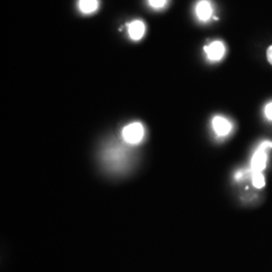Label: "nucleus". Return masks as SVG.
Masks as SVG:
<instances>
[{
    "instance_id": "1",
    "label": "nucleus",
    "mask_w": 272,
    "mask_h": 272,
    "mask_svg": "<svg viewBox=\"0 0 272 272\" xmlns=\"http://www.w3.org/2000/svg\"><path fill=\"white\" fill-rule=\"evenodd\" d=\"M145 136V128L140 122H132L122 130V138L127 144H139Z\"/></svg>"
},
{
    "instance_id": "2",
    "label": "nucleus",
    "mask_w": 272,
    "mask_h": 272,
    "mask_svg": "<svg viewBox=\"0 0 272 272\" xmlns=\"http://www.w3.org/2000/svg\"><path fill=\"white\" fill-rule=\"evenodd\" d=\"M272 148V142L270 141H264L260 148L257 150V151L254 153L252 161H251V170L254 174L261 173L266 166V150Z\"/></svg>"
},
{
    "instance_id": "3",
    "label": "nucleus",
    "mask_w": 272,
    "mask_h": 272,
    "mask_svg": "<svg viewBox=\"0 0 272 272\" xmlns=\"http://www.w3.org/2000/svg\"><path fill=\"white\" fill-rule=\"evenodd\" d=\"M195 15L200 23H208L214 16V5L211 0H199L195 6Z\"/></svg>"
},
{
    "instance_id": "4",
    "label": "nucleus",
    "mask_w": 272,
    "mask_h": 272,
    "mask_svg": "<svg viewBox=\"0 0 272 272\" xmlns=\"http://www.w3.org/2000/svg\"><path fill=\"white\" fill-rule=\"evenodd\" d=\"M205 54L207 59L210 61H219L221 60L226 53V47L225 44L221 40H215L212 41L211 44H209L204 48Z\"/></svg>"
},
{
    "instance_id": "5",
    "label": "nucleus",
    "mask_w": 272,
    "mask_h": 272,
    "mask_svg": "<svg viewBox=\"0 0 272 272\" xmlns=\"http://www.w3.org/2000/svg\"><path fill=\"white\" fill-rule=\"evenodd\" d=\"M127 35L132 41L141 40L146 33V25L141 19H133L126 24Z\"/></svg>"
},
{
    "instance_id": "6",
    "label": "nucleus",
    "mask_w": 272,
    "mask_h": 272,
    "mask_svg": "<svg viewBox=\"0 0 272 272\" xmlns=\"http://www.w3.org/2000/svg\"><path fill=\"white\" fill-rule=\"evenodd\" d=\"M212 125L214 131L219 136H226L232 130V123L223 116H215Z\"/></svg>"
},
{
    "instance_id": "7",
    "label": "nucleus",
    "mask_w": 272,
    "mask_h": 272,
    "mask_svg": "<svg viewBox=\"0 0 272 272\" xmlns=\"http://www.w3.org/2000/svg\"><path fill=\"white\" fill-rule=\"evenodd\" d=\"M78 10L83 15H92L100 8V0H78Z\"/></svg>"
},
{
    "instance_id": "8",
    "label": "nucleus",
    "mask_w": 272,
    "mask_h": 272,
    "mask_svg": "<svg viewBox=\"0 0 272 272\" xmlns=\"http://www.w3.org/2000/svg\"><path fill=\"white\" fill-rule=\"evenodd\" d=\"M171 0H146V4L153 11H162L169 6Z\"/></svg>"
},
{
    "instance_id": "9",
    "label": "nucleus",
    "mask_w": 272,
    "mask_h": 272,
    "mask_svg": "<svg viewBox=\"0 0 272 272\" xmlns=\"http://www.w3.org/2000/svg\"><path fill=\"white\" fill-rule=\"evenodd\" d=\"M253 184L258 187V189H261L265 185V181H264V177L261 173L259 174H254L253 175Z\"/></svg>"
},
{
    "instance_id": "10",
    "label": "nucleus",
    "mask_w": 272,
    "mask_h": 272,
    "mask_svg": "<svg viewBox=\"0 0 272 272\" xmlns=\"http://www.w3.org/2000/svg\"><path fill=\"white\" fill-rule=\"evenodd\" d=\"M265 115L269 120H272V102L268 103L265 107Z\"/></svg>"
},
{
    "instance_id": "11",
    "label": "nucleus",
    "mask_w": 272,
    "mask_h": 272,
    "mask_svg": "<svg viewBox=\"0 0 272 272\" xmlns=\"http://www.w3.org/2000/svg\"><path fill=\"white\" fill-rule=\"evenodd\" d=\"M267 60L268 61L270 62V64L272 65V46H270L267 50Z\"/></svg>"
}]
</instances>
